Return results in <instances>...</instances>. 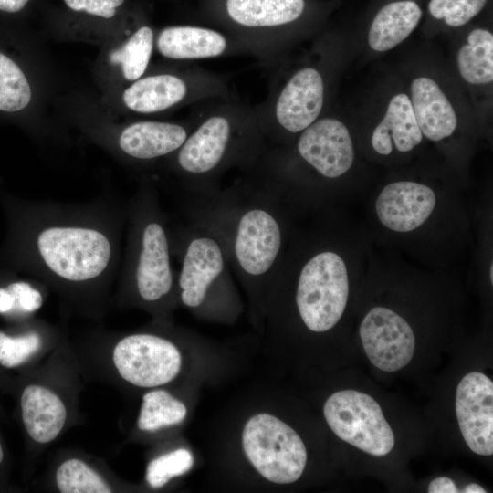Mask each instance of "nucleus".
Listing matches in <instances>:
<instances>
[{"label":"nucleus","mask_w":493,"mask_h":493,"mask_svg":"<svg viewBox=\"0 0 493 493\" xmlns=\"http://www.w3.org/2000/svg\"><path fill=\"white\" fill-rule=\"evenodd\" d=\"M186 414L182 401L163 388H153L142 396L137 427L142 432L154 433L180 425Z\"/></svg>","instance_id":"393cba45"},{"label":"nucleus","mask_w":493,"mask_h":493,"mask_svg":"<svg viewBox=\"0 0 493 493\" xmlns=\"http://www.w3.org/2000/svg\"><path fill=\"white\" fill-rule=\"evenodd\" d=\"M61 341L39 368L37 379L20 394L21 419L29 439L44 447L55 442L72 424L77 401V362Z\"/></svg>","instance_id":"423d86ee"},{"label":"nucleus","mask_w":493,"mask_h":493,"mask_svg":"<svg viewBox=\"0 0 493 493\" xmlns=\"http://www.w3.org/2000/svg\"><path fill=\"white\" fill-rule=\"evenodd\" d=\"M267 149L256 110L226 101L194 121L184 142L169 156L170 165L194 197H208L220 190L226 172L239 167L251 173Z\"/></svg>","instance_id":"7ed1b4c3"},{"label":"nucleus","mask_w":493,"mask_h":493,"mask_svg":"<svg viewBox=\"0 0 493 493\" xmlns=\"http://www.w3.org/2000/svg\"><path fill=\"white\" fill-rule=\"evenodd\" d=\"M3 460H4V451H3V446L0 440V465L3 462Z\"/></svg>","instance_id":"e433bc0d"},{"label":"nucleus","mask_w":493,"mask_h":493,"mask_svg":"<svg viewBox=\"0 0 493 493\" xmlns=\"http://www.w3.org/2000/svg\"><path fill=\"white\" fill-rule=\"evenodd\" d=\"M422 15L420 6L411 0H400L383 5L372 22L368 35L369 46L379 52L393 48L415 29Z\"/></svg>","instance_id":"5701e85b"},{"label":"nucleus","mask_w":493,"mask_h":493,"mask_svg":"<svg viewBox=\"0 0 493 493\" xmlns=\"http://www.w3.org/2000/svg\"><path fill=\"white\" fill-rule=\"evenodd\" d=\"M103 363L111 379L133 387L153 389L173 382L182 369V355L166 336L152 331L107 335L101 341Z\"/></svg>","instance_id":"6e6552de"},{"label":"nucleus","mask_w":493,"mask_h":493,"mask_svg":"<svg viewBox=\"0 0 493 493\" xmlns=\"http://www.w3.org/2000/svg\"><path fill=\"white\" fill-rule=\"evenodd\" d=\"M458 51L457 66L463 79L471 84H486L493 80V35L477 28L467 37Z\"/></svg>","instance_id":"a878e982"},{"label":"nucleus","mask_w":493,"mask_h":493,"mask_svg":"<svg viewBox=\"0 0 493 493\" xmlns=\"http://www.w3.org/2000/svg\"><path fill=\"white\" fill-rule=\"evenodd\" d=\"M127 203L110 194L84 203L39 200L22 215V259L73 310L100 318L119 274Z\"/></svg>","instance_id":"f257e3e1"},{"label":"nucleus","mask_w":493,"mask_h":493,"mask_svg":"<svg viewBox=\"0 0 493 493\" xmlns=\"http://www.w3.org/2000/svg\"><path fill=\"white\" fill-rule=\"evenodd\" d=\"M487 0H430L428 10L436 19L450 26H460L476 16Z\"/></svg>","instance_id":"c756f323"},{"label":"nucleus","mask_w":493,"mask_h":493,"mask_svg":"<svg viewBox=\"0 0 493 493\" xmlns=\"http://www.w3.org/2000/svg\"><path fill=\"white\" fill-rule=\"evenodd\" d=\"M123 2L124 0H65L66 5L74 11L104 18L112 17L116 14V8Z\"/></svg>","instance_id":"2f4dec72"},{"label":"nucleus","mask_w":493,"mask_h":493,"mask_svg":"<svg viewBox=\"0 0 493 493\" xmlns=\"http://www.w3.org/2000/svg\"><path fill=\"white\" fill-rule=\"evenodd\" d=\"M458 426L467 446L476 454H493V383L472 372L459 382L456 393Z\"/></svg>","instance_id":"dca6fc26"},{"label":"nucleus","mask_w":493,"mask_h":493,"mask_svg":"<svg viewBox=\"0 0 493 493\" xmlns=\"http://www.w3.org/2000/svg\"><path fill=\"white\" fill-rule=\"evenodd\" d=\"M412 107L417 125L427 139L437 142L450 136L456 130L455 110L435 80L420 77L411 84Z\"/></svg>","instance_id":"aec40b11"},{"label":"nucleus","mask_w":493,"mask_h":493,"mask_svg":"<svg viewBox=\"0 0 493 493\" xmlns=\"http://www.w3.org/2000/svg\"><path fill=\"white\" fill-rule=\"evenodd\" d=\"M320 246L295 259L284 254L273 277L293 283L298 314L308 330L318 333L339 322L350 290L345 260L337 251Z\"/></svg>","instance_id":"39448f33"},{"label":"nucleus","mask_w":493,"mask_h":493,"mask_svg":"<svg viewBox=\"0 0 493 493\" xmlns=\"http://www.w3.org/2000/svg\"><path fill=\"white\" fill-rule=\"evenodd\" d=\"M297 157L320 177L333 180L346 173L354 159L347 127L334 118H321L303 130L296 142Z\"/></svg>","instance_id":"2eb2a0df"},{"label":"nucleus","mask_w":493,"mask_h":493,"mask_svg":"<svg viewBox=\"0 0 493 493\" xmlns=\"http://www.w3.org/2000/svg\"><path fill=\"white\" fill-rule=\"evenodd\" d=\"M429 493L459 492L454 481L447 477H439L432 480L428 486Z\"/></svg>","instance_id":"473e14b6"},{"label":"nucleus","mask_w":493,"mask_h":493,"mask_svg":"<svg viewBox=\"0 0 493 493\" xmlns=\"http://www.w3.org/2000/svg\"><path fill=\"white\" fill-rule=\"evenodd\" d=\"M31 88L18 65L0 52V110L19 111L31 100Z\"/></svg>","instance_id":"cd10ccee"},{"label":"nucleus","mask_w":493,"mask_h":493,"mask_svg":"<svg viewBox=\"0 0 493 493\" xmlns=\"http://www.w3.org/2000/svg\"><path fill=\"white\" fill-rule=\"evenodd\" d=\"M29 0H0V10L9 13L20 11Z\"/></svg>","instance_id":"f704fd0d"},{"label":"nucleus","mask_w":493,"mask_h":493,"mask_svg":"<svg viewBox=\"0 0 493 493\" xmlns=\"http://www.w3.org/2000/svg\"><path fill=\"white\" fill-rule=\"evenodd\" d=\"M324 417L333 433L360 450L383 456L394 446V435L379 404L369 394L342 390L325 402Z\"/></svg>","instance_id":"9b49d317"},{"label":"nucleus","mask_w":493,"mask_h":493,"mask_svg":"<svg viewBox=\"0 0 493 493\" xmlns=\"http://www.w3.org/2000/svg\"><path fill=\"white\" fill-rule=\"evenodd\" d=\"M126 241L114 303L163 315L177 297L168 218L148 182L127 203Z\"/></svg>","instance_id":"20e7f679"},{"label":"nucleus","mask_w":493,"mask_h":493,"mask_svg":"<svg viewBox=\"0 0 493 493\" xmlns=\"http://www.w3.org/2000/svg\"><path fill=\"white\" fill-rule=\"evenodd\" d=\"M283 200L252 177L247 183L194 197L185 212L218 235L231 268L253 293L269 288L283 258L286 236Z\"/></svg>","instance_id":"f03ea898"},{"label":"nucleus","mask_w":493,"mask_h":493,"mask_svg":"<svg viewBox=\"0 0 493 493\" xmlns=\"http://www.w3.org/2000/svg\"><path fill=\"white\" fill-rule=\"evenodd\" d=\"M246 456L267 480L277 484L297 481L307 464V450L297 432L267 413L250 417L242 432Z\"/></svg>","instance_id":"1a4fd4ad"},{"label":"nucleus","mask_w":493,"mask_h":493,"mask_svg":"<svg viewBox=\"0 0 493 493\" xmlns=\"http://www.w3.org/2000/svg\"><path fill=\"white\" fill-rule=\"evenodd\" d=\"M171 230L172 252L180 262L176 276L178 300L190 309H203L214 297L232 293L231 268L226 247L207 224L189 217ZM225 299V298H223Z\"/></svg>","instance_id":"0eeeda50"},{"label":"nucleus","mask_w":493,"mask_h":493,"mask_svg":"<svg viewBox=\"0 0 493 493\" xmlns=\"http://www.w3.org/2000/svg\"><path fill=\"white\" fill-rule=\"evenodd\" d=\"M462 492H466V493H485L487 492L481 486L476 484V483H471L469 485H467L464 490H462Z\"/></svg>","instance_id":"c9c22d12"},{"label":"nucleus","mask_w":493,"mask_h":493,"mask_svg":"<svg viewBox=\"0 0 493 493\" xmlns=\"http://www.w3.org/2000/svg\"><path fill=\"white\" fill-rule=\"evenodd\" d=\"M359 332L367 357L382 371L396 372L414 356L415 337L412 328L388 308H372L362 320Z\"/></svg>","instance_id":"4468645a"},{"label":"nucleus","mask_w":493,"mask_h":493,"mask_svg":"<svg viewBox=\"0 0 493 493\" xmlns=\"http://www.w3.org/2000/svg\"><path fill=\"white\" fill-rule=\"evenodd\" d=\"M0 314L13 318L16 314L15 298L6 287H0Z\"/></svg>","instance_id":"72a5a7b5"},{"label":"nucleus","mask_w":493,"mask_h":493,"mask_svg":"<svg viewBox=\"0 0 493 493\" xmlns=\"http://www.w3.org/2000/svg\"><path fill=\"white\" fill-rule=\"evenodd\" d=\"M51 486L60 493H110L116 482L95 461L79 454L62 456L51 470Z\"/></svg>","instance_id":"4be33fe9"},{"label":"nucleus","mask_w":493,"mask_h":493,"mask_svg":"<svg viewBox=\"0 0 493 493\" xmlns=\"http://www.w3.org/2000/svg\"><path fill=\"white\" fill-rule=\"evenodd\" d=\"M156 47L161 55L176 60H197L220 57L238 47L220 31L197 26H173L160 32Z\"/></svg>","instance_id":"6ab92c4d"},{"label":"nucleus","mask_w":493,"mask_h":493,"mask_svg":"<svg viewBox=\"0 0 493 493\" xmlns=\"http://www.w3.org/2000/svg\"><path fill=\"white\" fill-rule=\"evenodd\" d=\"M16 301L15 318L26 320L39 310L44 303L40 288L27 281H14L6 286Z\"/></svg>","instance_id":"7c9ffc66"},{"label":"nucleus","mask_w":493,"mask_h":493,"mask_svg":"<svg viewBox=\"0 0 493 493\" xmlns=\"http://www.w3.org/2000/svg\"><path fill=\"white\" fill-rule=\"evenodd\" d=\"M492 270H493V267H492V264H491L490 265V281H491V283L493 282Z\"/></svg>","instance_id":"4c0bfd02"},{"label":"nucleus","mask_w":493,"mask_h":493,"mask_svg":"<svg viewBox=\"0 0 493 493\" xmlns=\"http://www.w3.org/2000/svg\"><path fill=\"white\" fill-rule=\"evenodd\" d=\"M225 84L215 76L194 70L191 75L157 74L141 77L123 92V102L138 113H156L184 101L224 97Z\"/></svg>","instance_id":"ddd939ff"},{"label":"nucleus","mask_w":493,"mask_h":493,"mask_svg":"<svg viewBox=\"0 0 493 493\" xmlns=\"http://www.w3.org/2000/svg\"><path fill=\"white\" fill-rule=\"evenodd\" d=\"M193 127L167 121H137L121 131L116 143L127 158L140 162L153 161L174 153Z\"/></svg>","instance_id":"a211bd4d"},{"label":"nucleus","mask_w":493,"mask_h":493,"mask_svg":"<svg viewBox=\"0 0 493 493\" xmlns=\"http://www.w3.org/2000/svg\"><path fill=\"white\" fill-rule=\"evenodd\" d=\"M58 330L39 320L24 332L9 335L0 330V365L16 368L48 355L61 341Z\"/></svg>","instance_id":"b1692460"},{"label":"nucleus","mask_w":493,"mask_h":493,"mask_svg":"<svg viewBox=\"0 0 493 493\" xmlns=\"http://www.w3.org/2000/svg\"><path fill=\"white\" fill-rule=\"evenodd\" d=\"M154 36L147 26L137 29L127 41L110 55L112 64L121 67L122 75L129 81L143 76L152 52Z\"/></svg>","instance_id":"bb28decb"},{"label":"nucleus","mask_w":493,"mask_h":493,"mask_svg":"<svg viewBox=\"0 0 493 493\" xmlns=\"http://www.w3.org/2000/svg\"><path fill=\"white\" fill-rule=\"evenodd\" d=\"M194 465V457L186 448L163 453L149 461L145 480L152 488H161L173 478L187 473Z\"/></svg>","instance_id":"c85d7f7f"},{"label":"nucleus","mask_w":493,"mask_h":493,"mask_svg":"<svg viewBox=\"0 0 493 493\" xmlns=\"http://www.w3.org/2000/svg\"><path fill=\"white\" fill-rule=\"evenodd\" d=\"M435 205L436 195L431 187L412 181H398L381 191L375 202V212L388 229L410 232L429 218Z\"/></svg>","instance_id":"f3484780"},{"label":"nucleus","mask_w":493,"mask_h":493,"mask_svg":"<svg viewBox=\"0 0 493 493\" xmlns=\"http://www.w3.org/2000/svg\"><path fill=\"white\" fill-rule=\"evenodd\" d=\"M324 103V80L320 72L305 67L268 98L256 113L267 142L288 134H299L318 120Z\"/></svg>","instance_id":"9d476101"},{"label":"nucleus","mask_w":493,"mask_h":493,"mask_svg":"<svg viewBox=\"0 0 493 493\" xmlns=\"http://www.w3.org/2000/svg\"><path fill=\"white\" fill-rule=\"evenodd\" d=\"M422 138L409 97L399 93L392 98L383 119L374 129L372 145L378 153L388 155L393 151L392 141L399 152H406L417 146Z\"/></svg>","instance_id":"412c9836"},{"label":"nucleus","mask_w":493,"mask_h":493,"mask_svg":"<svg viewBox=\"0 0 493 493\" xmlns=\"http://www.w3.org/2000/svg\"><path fill=\"white\" fill-rule=\"evenodd\" d=\"M305 0H224L223 9L238 47L270 57L272 36L301 17Z\"/></svg>","instance_id":"f8f14e48"}]
</instances>
